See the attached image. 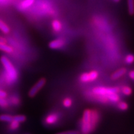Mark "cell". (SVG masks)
<instances>
[{
	"label": "cell",
	"mask_w": 134,
	"mask_h": 134,
	"mask_svg": "<svg viewBox=\"0 0 134 134\" xmlns=\"http://www.w3.org/2000/svg\"><path fill=\"white\" fill-rule=\"evenodd\" d=\"M100 115L98 110L87 109L84 110L80 121V134H91L98 124Z\"/></svg>",
	"instance_id": "1"
},
{
	"label": "cell",
	"mask_w": 134,
	"mask_h": 134,
	"mask_svg": "<svg viewBox=\"0 0 134 134\" xmlns=\"http://www.w3.org/2000/svg\"><path fill=\"white\" fill-rule=\"evenodd\" d=\"M119 91V88L108 86H96L92 90L93 95H94L99 100L104 103L109 101L115 103L119 101L120 96Z\"/></svg>",
	"instance_id": "2"
},
{
	"label": "cell",
	"mask_w": 134,
	"mask_h": 134,
	"mask_svg": "<svg viewBox=\"0 0 134 134\" xmlns=\"http://www.w3.org/2000/svg\"><path fill=\"white\" fill-rule=\"evenodd\" d=\"M6 73V81L9 84H13L18 79V73L14 65L6 56H2L0 58Z\"/></svg>",
	"instance_id": "3"
},
{
	"label": "cell",
	"mask_w": 134,
	"mask_h": 134,
	"mask_svg": "<svg viewBox=\"0 0 134 134\" xmlns=\"http://www.w3.org/2000/svg\"><path fill=\"white\" fill-rule=\"evenodd\" d=\"M99 73L96 70H92L88 72L83 73L80 76V81L82 83H90L94 81L99 77Z\"/></svg>",
	"instance_id": "4"
},
{
	"label": "cell",
	"mask_w": 134,
	"mask_h": 134,
	"mask_svg": "<svg viewBox=\"0 0 134 134\" xmlns=\"http://www.w3.org/2000/svg\"><path fill=\"white\" fill-rule=\"evenodd\" d=\"M46 80L45 78H42L40 80H38L36 83L34 85V86L31 88L29 90V96L31 98H34L37 94V93L43 88V86L46 85Z\"/></svg>",
	"instance_id": "5"
},
{
	"label": "cell",
	"mask_w": 134,
	"mask_h": 134,
	"mask_svg": "<svg viewBox=\"0 0 134 134\" xmlns=\"http://www.w3.org/2000/svg\"><path fill=\"white\" fill-rule=\"evenodd\" d=\"M60 115L57 113H51L45 117L44 123L47 125H53L59 120Z\"/></svg>",
	"instance_id": "6"
},
{
	"label": "cell",
	"mask_w": 134,
	"mask_h": 134,
	"mask_svg": "<svg viewBox=\"0 0 134 134\" xmlns=\"http://www.w3.org/2000/svg\"><path fill=\"white\" fill-rule=\"evenodd\" d=\"M65 45V40L63 38H58L52 41L48 44V47L53 50L62 48Z\"/></svg>",
	"instance_id": "7"
},
{
	"label": "cell",
	"mask_w": 134,
	"mask_h": 134,
	"mask_svg": "<svg viewBox=\"0 0 134 134\" xmlns=\"http://www.w3.org/2000/svg\"><path fill=\"white\" fill-rule=\"evenodd\" d=\"M127 73V69L125 68H121L120 69L116 70V71L112 73L111 76H110V78L113 80H118L119 78H120L124 75L126 74Z\"/></svg>",
	"instance_id": "8"
},
{
	"label": "cell",
	"mask_w": 134,
	"mask_h": 134,
	"mask_svg": "<svg viewBox=\"0 0 134 134\" xmlns=\"http://www.w3.org/2000/svg\"><path fill=\"white\" fill-rule=\"evenodd\" d=\"M52 27L53 31L55 32L58 33L62 31L63 28V26L62 23L58 19H54L52 22Z\"/></svg>",
	"instance_id": "9"
},
{
	"label": "cell",
	"mask_w": 134,
	"mask_h": 134,
	"mask_svg": "<svg viewBox=\"0 0 134 134\" xmlns=\"http://www.w3.org/2000/svg\"><path fill=\"white\" fill-rule=\"evenodd\" d=\"M0 50L4 52L10 53H12L14 51V49H13L12 47L8 46L6 43L0 42Z\"/></svg>",
	"instance_id": "10"
},
{
	"label": "cell",
	"mask_w": 134,
	"mask_h": 134,
	"mask_svg": "<svg viewBox=\"0 0 134 134\" xmlns=\"http://www.w3.org/2000/svg\"><path fill=\"white\" fill-rule=\"evenodd\" d=\"M35 0H23L20 4V8L21 9H26L29 7L34 3Z\"/></svg>",
	"instance_id": "11"
},
{
	"label": "cell",
	"mask_w": 134,
	"mask_h": 134,
	"mask_svg": "<svg viewBox=\"0 0 134 134\" xmlns=\"http://www.w3.org/2000/svg\"><path fill=\"white\" fill-rule=\"evenodd\" d=\"M0 31L2 32L3 33L5 34H7L10 32L9 27L1 19H0Z\"/></svg>",
	"instance_id": "12"
},
{
	"label": "cell",
	"mask_w": 134,
	"mask_h": 134,
	"mask_svg": "<svg viewBox=\"0 0 134 134\" xmlns=\"http://www.w3.org/2000/svg\"><path fill=\"white\" fill-rule=\"evenodd\" d=\"M121 92L124 95L129 96H130L132 94V93H133V90H132L131 87L129 86H124L122 88Z\"/></svg>",
	"instance_id": "13"
},
{
	"label": "cell",
	"mask_w": 134,
	"mask_h": 134,
	"mask_svg": "<svg viewBox=\"0 0 134 134\" xmlns=\"http://www.w3.org/2000/svg\"><path fill=\"white\" fill-rule=\"evenodd\" d=\"M73 99H72L71 98H70V97H66V98H65L63 100L62 102L63 105L66 108H69L70 107H71L72 105H73Z\"/></svg>",
	"instance_id": "14"
},
{
	"label": "cell",
	"mask_w": 134,
	"mask_h": 134,
	"mask_svg": "<svg viewBox=\"0 0 134 134\" xmlns=\"http://www.w3.org/2000/svg\"><path fill=\"white\" fill-rule=\"evenodd\" d=\"M128 12L130 15L134 14V0H127Z\"/></svg>",
	"instance_id": "15"
},
{
	"label": "cell",
	"mask_w": 134,
	"mask_h": 134,
	"mask_svg": "<svg viewBox=\"0 0 134 134\" xmlns=\"http://www.w3.org/2000/svg\"><path fill=\"white\" fill-rule=\"evenodd\" d=\"M19 127H20V123H19V122L15 121V120H13L12 121L9 122V128L11 130L14 131V130H18V129L19 128Z\"/></svg>",
	"instance_id": "16"
},
{
	"label": "cell",
	"mask_w": 134,
	"mask_h": 134,
	"mask_svg": "<svg viewBox=\"0 0 134 134\" xmlns=\"http://www.w3.org/2000/svg\"><path fill=\"white\" fill-rule=\"evenodd\" d=\"M13 120V116L9 114H1L0 115V120L2 122H10Z\"/></svg>",
	"instance_id": "17"
},
{
	"label": "cell",
	"mask_w": 134,
	"mask_h": 134,
	"mask_svg": "<svg viewBox=\"0 0 134 134\" xmlns=\"http://www.w3.org/2000/svg\"><path fill=\"white\" fill-rule=\"evenodd\" d=\"M117 108L122 111H125L129 109V104L125 101H120L117 104Z\"/></svg>",
	"instance_id": "18"
},
{
	"label": "cell",
	"mask_w": 134,
	"mask_h": 134,
	"mask_svg": "<svg viewBox=\"0 0 134 134\" xmlns=\"http://www.w3.org/2000/svg\"><path fill=\"white\" fill-rule=\"evenodd\" d=\"M125 62L128 65H131L134 63V55L130 53L127 55L125 57Z\"/></svg>",
	"instance_id": "19"
},
{
	"label": "cell",
	"mask_w": 134,
	"mask_h": 134,
	"mask_svg": "<svg viewBox=\"0 0 134 134\" xmlns=\"http://www.w3.org/2000/svg\"><path fill=\"white\" fill-rule=\"evenodd\" d=\"M9 105V101L6 99V98L0 97V107L1 108H7Z\"/></svg>",
	"instance_id": "20"
},
{
	"label": "cell",
	"mask_w": 134,
	"mask_h": 134,
	"mask_svg": "<svg viewBox=\"0 0 134 134\" xmlns=\"http://www.w3.org/2000/svg\"><path fill=\"white\" fill-rule=\"evenodd\" d=\"M13 120L21 124L26 121V117L24 115H16L15 116H13Z\"/></svg>",
	"instance_id": "21"
},
{
	"label": "cell",
	"mask_w": 134,
	"mask_h": 134,
	"mask_svg": "<svg viewBox=\"0 0 134 134\" xmlns=\"http://www.w3.org/2000/svg\"><path fill=\"white\" fill-rule=\"evenodd\" d=\"M9 103L11 104H12L13 105H18L20 103V100H19V99L18 98V97L15 96H13L11 98V99H9Z\"/></svg>",
	"instance_id": "22"
},
{
	"label": "cell",
	"mask_w": 134,
	"mask_h": 134,
	"mask_svg": "<svg viewBox=\"0 0 134 134\" xmlns=\"http://www.w3.org/2000/svg\"><path fill=\"white\" fill-rule=\"evenodd\" d=\"M56 134H80V132L78 130H67V131L59 132Z\"/></svg>",
	"instance_id": "23"
},
{
	"label": "cell",
	"mask_w": 134,
	"mask_h": 134,
	"mask_svg": "<svg viewBox=\"0 0 134 134\" xmlns=\"http://www.w3.org/2000/svg\"><path fill=\"white\" fill-rule=\"evenodd\" d=\"M129 76L132 80L134 81V70H131L129 73Z\"/></svg>",
	"instance_id": "24"
},
{
	"label": "cell",
	"mask_w": 134,
	"mask_h": 134,
	"mask_svg": "<svg viewBox=\"0 0 134 134\" xmlns=\"http://www.w3.org/2000/svg\"><path fill=\"white\" fill-rule=\"evenodd\" d=\"M7 96V93L4 91L0 90V97H3V98H6Z\"/></svg>",
	"instance_id": "25"
},
{
	"label": "cell",
	"mask_w": 134,
	"mask_h": 134,
	"mask_svg": "<svg viewBox=\"0 0 134 134\" xmlns=\"http://www.w3.org/2000/svg\"><path fill=\"white\" fill-rule=\"evenodd\" d=\"M0 42H3V43H6V38L0 36Z\"/></svg>",
	"instance_id": "26"
},
{
	"label": "cell",
	"mask_w": 134,
	"mask_h": 134,
	"mask_svg": "<svg viewBox=\"0 0 134 134\" xmlns=\"http://www.w3.org/2000/svg\"><path fill=\"white\" fill-rule=\"evenodd\" d=\"M113 1H114V2H115V3H118V2H119L120 0H113Z\"/></svg>",
	"instance_id": "27"
}]
</instances>
